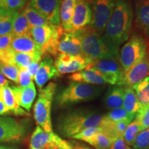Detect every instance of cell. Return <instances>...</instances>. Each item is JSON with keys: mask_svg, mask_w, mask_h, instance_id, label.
Returning a JSON list of instances; mask_svg holds the SVG:
<instances>
[{"mask_svg": "<svg viewBox=\"0 0 149 149\" xmlns=\"http://www.w3.org/2000/svg\"><path fill=\"white\" fill-rule=\"evenodd\" d=\"M40 62H36V61H34V62L31 63V64L26 68L28 72H29V74L31 75V77L33 79H34L35 74L37 73V70H38L39 68H40Z\"/></svg>", "mask_w": 149, "mask_h": 149, "instance_id": "b9f144b4", "label": "cell"}, {"mask_svg": "<svg viewBox=\"0 0 149 149\" xmlns=\"http://www.w3.org/2000/svg\"><path fill=\"white\" fill-rule=\"evenodd\" d=\"M133 19L134 12L130 0H117L103 37L112 45L120 48L129 38Z\"/></svg>", "mask_w": 149, "mask_h": 149, "instance_id": "6da1fadb", "label": "cell"}, {"mask_svg": "<svg viewBox=\"0 0 149 149\" xmlns=\"http://www.w3.org/2000/svg\"><path fill=\"white\" fill-rule=\"evenodd\" d=\"M109 149H132V148L126 144L122 136H120L115 139Z\"/></svg>", "mask_w": 149, "mask_h": 149, "instance_id": "60d3db41", "label": "cell"}, {"mask_svg": "<svg viewBox=\"0 0 149 149\" xmlns=\"http://www.w3.org/2000/svg\"><path fill=\"white\" fill-rule=\"evenodd\" d=\"M102 132V129L101 127L97 126V127H91L86 128V129L83 130L82 131L79 132V133L76 134L75 135H74L73 137H72L71 139H76V140H79L84 141L86 140L87 139L90 138L95 134Z\"/></svg>", "mask_w": 149, "mask_h": 149, "instance_id": "74e56055", "label": "cell"}, {"mask_svg": "<svg viewBox=\"0 0 149 149\" xmlns=\"http://www.w3.org/2000/svg\"><path fill=\"white\" fill-rule=\"evenodd\" d=\"M132 147L133 149H149V127L139 133Z\"/></svg>", "mask_w": 149, "mask_h": 149, "instance_id": "8d00e7d4", "label": "cell"}, {"mask_svg": "<svg viewBox=\"0 0 149 149\" xmlns=\"http://www.w3.org/2000/svg\"><path fill=\"white\" fill-rule=\"evenodd\" d=\"M31 29V27L29 22H28L27 19L24 16L23 13L20 11L14 21L12 30L13 34L15 36L30 35Z\"/></svg>", "mask_w": 149, "mask_h": 149, "instance_id": "f546056e", "label": "cell"}, {"mask_svg": "<svg viewBox=\"0 0 149 149\" xmlns=\"http://www.w3.org/2000/svg\"><path fill=\"white\" fill-rule=\"evenodd\" d=\"M135 120L140 126L141 131L149 127V104L141 106V109L136 114Z\"/></svg>", "mask_w": 149, "mask_h": 149, "instance_id": "d590c367", "label": "cell"}, {"mask_svg": "<svg viewBox=\"0 0 149 149\" xmlns=\"http://www.w3.org/2000/svg\"><path fill=\"white\" fill-rule=\"evenodd\" d=\"M132 149H133V148H132Z\"/></svg>", "mask_w": 149, "mask_h": 149, "instance_id": "f907efd6", "label": "cell"}, {"mask_svg": "<svg viewBox=\"0 0 149 149\" xmlns=\"http://www.w3.org/2000/svg\"><path fill=\"white\" fill-rule=\"evenodd\" d=\"M137 1H139V0H137Z\"/></svg>", "mask_w": 149, "mask_h": 149, "instance_id": "681fc988", "label": "cell"}, {"mask_svg": "<svg viewBox=\"0 0 149 149\" xmlns=\"http://www.w3.org/2000/svg\"><path fill=\"white\" fill-rule=\"evenodd\" d=\"M85 69L95 72L107 84L116 85L122 77L123 68L119 59H100L93 60Z\"/></svg>", "mask_w": 149, "mask_h": 149, "instance_id": "ba28073f", "label": "cell"}, {"mask_svg": "<svg viewBox=\"0 0 149 149\" xmlns=\"http://www.w3.org/2000/svg\"><path fill=\"white\" fill-rule=\"evenodd\" d=\"M14 36L13 33L0 36V51H6L10 48V44Z\"/></svg>", "mask_w": 149, "mask_h": 149, "instance_id": "ab89813d", "label": "cell"}, {"mask_svg": "<svg viewBox=\"0 0 149 149\" xmlns=\"http://www.w3.org/2000/svg\"><path fill=\"white\" fill-rule=\"evenodd\" d=\"M149 76V55L123 72L122 76L117 86L121 87H133Z\"/></svg>", "mask_w": 149, "mask_h": 149, "instance_id": "7c38bea8", "label": "cell"}, {"mask_svg": "<svg viewBox=\"0 0 149 149\" xmlns=\"http://www.w3.org/2000/svg\"><path fill=\"white\" fill-rule=\"evenodd\" d=\"M103 115L88 109L72 110L63 113L57 121V130L61 137H72L86 128L100 126Z\"/></svg>", "mask_w": 149, "mask_h": 149, "instance_id": "7a4b0ae2", "label": "cell"}, {"mask_svg": "<svg viewBox=\"0 0 149 149\" xmlns=\"http://www.w3.org/2000/svg\"><path fill=\"white\" fill-rule=\"evenodd\" d=\"M54 133H47L37 126L31 137L29 149H48L53 142Z\"/></svg>", "mask_w": 149, "mask_h": 149, "instance_id": "d6986e66", "label": "cell"}, {"mask_svg": "<svg viewBox=\"0 0 149 149\" xmlns=\"http://www.w3.org/2000/svg\"><path fill=\"white\" fill-rule=\"evenodd\" d=\"M117 0H92V22L90 27L100 35L105 31Z\"/></svg>", "mask_w": 149, "mask_h": 149, "instance_id": "9c48e42d", "label": "cell"}, {"mask_svg": "<svg viewBox=\"0 0 149 149\" xmlns=\"http://www.w3.org/2000/svg\"><path fill=\"white\" fill-rule=\"evenodd\" d=\"M26 134L23 123L12 117L0 116V143L21 141Z\"/></svg>", "mask_w": 149, "mask_h": 149, "instance_id": "30bf717a", "label": "cell"}, {"mask_svg": "<svg viewBox=\"0 0 149 149\" xmlns=\"http://www.w3.org/2000/svg\"><path fill=\"white\" fill-rule=\"evenodd\" d=\"M48 149H58V148H57V146H56V145L55 144V143H54L53 141V142H52L51 144H50V146H48Z\"/></svg>", "mask_w": 149, "mask_h": 149, "instance_id": "bcb514c9", "label": "cell"}, {"mask_svg": "<svg viewBox=\"0 0 149 149\" xmlns=\"http://www.w3.org/2000/svg\"><path fill=\"white\" fill-rule=\"evenodd\" d=\"M2 95L3 102L8 108L10 113L16 116H29V112L26 111L18 104L11 87L8 86H3Z\"/></svg>", "mask_w": 149, "mask_h": 149, "instance_id": "44dd1931", "label": "cell"}, {"mask_svg": "<svg viewBox=\"0 0 149 149\" xmlns=\"http://www.w3.org/2000/svg\"><path fill=\"white\" fill-rule=\"evenodd\" d=\"M10 111L3 102L0 101V116L10 114Z\"/></svg>", "mask_w": 149, "mask_h": 149, "instance_id": "7bdbcfd3", "label": "cell"}, {"mask_svg": "<svg viewBox=\"0 0 149 149\" xmlns=\"http://www.w3.org/2000/svg\"><path fill=\"white\" fill-rule=\"evenodd\" d=\"M104 117L106 120L111 121V122H116L121 120H126V119L134 120L135 118V115L129 114L124 108L122 107L120 109L111 110L109 113L104 115Z\"/></svg>", "mask_w": 149, "mask_h": 149, "instance_id": "836d02e7", "label": "cell"}, {"mask_svg": "<svg viewBox=\"0 0 149 149\" xmlns=\"http://www.w3.org/2000/svg\"><path fill=\"white\" fill-rule=\"evenodd\" d=\"M149 55V40L140 33H132L122 46L119 61L124 72Z\"/></svg>", "mask_w": 149, "mask_h": 149, "instance_id": "5b68a950", "label": "cell"}, {"mask_svg": "<svg viewBox=\"0 0 149 149\" xmlns=\"http://www.w3.org/2000/svg\"><path fill=\"white\" fill-rule=\"evenodd\" d=\"M103 91L104 87L100 86L71 81L57 94L55 102L60 108L69 107L76 104L95 100Z\"/></svg>", "mask_w": 149, "mask_h": 149, "instance_id": "277c9868", "label": "cell"}, {"mask_svg": "<svg viewBox=\"0 0 149 149\" xmlns=\"http://www.w3.org/2000/svg\"><path fill=\"white\" fill-rule=\"evenodd\" d=\"M19 84L21 87H26L33 82V79L31 78L26 68H19Z\"/></svg>", "mask_w": 149, "mask_h": 149, "instance_id": "f35d334b", "label": "cell"}, {"mask_svg": "<svg viewBox=\"0 0 149 149\" xmlns=\"http://www.w3.org/2000/svg\"><path fill=\"white\" fill-rule=\"evenodd\" d=\"M115 140V139L109 137L103 132H100L87 139L84 142L87 143L94 149H109Z\"/></svg>", "mask_w": 149, "mask_h": 149, "instance_id": "4316f807", "label": "cell"}, {"mask_svg": "<svg viewBox=\"0 0 149 149\" xmlns=\"http://www.w3.org/2000/svg\"><path fill=\"white\" fill-rule=\"evenodd\" d=\"M141 131L140 126L135 119L128 124L122 137L128 146H133L137 135Z\"/></svg>", "mask_w": 149, "mask_h": 149, "instance_id": "1f68e13d", "label": "cell"}, {"mask_svg": "<svg viewBox=\"0 0 149 149\" xmlns=\"http://www.w3.org/2000/svg\"><path fill=\"white\" fill-rule=\"evenodd\" d=\"M64 31L61 26L49 24L42 26L31 27L30 35L44 55L57 57V43Z\"/></svg>", "mask_w": 149, "mask_h": 149, "instance_id": "52a82bcc", "label": "cell"}, {"mask_svg": "<svg viewBox=\"0 0 149 149\" xmlns=\"http://www.w3.org/2000/svg\"><path fill=\"white\" fill-rule=\"evenodd\" d=\"M61 0H30L29 6L39 12L48 23L60 25V6Z\"/></svg>", "mask_w": 149, "mask_h": 149, "instance_id": "4fadbf2b", "label": "cell"}, {"mask_svg": "<svg viewBox=\"0 0 149 149\" xmlns=\"http://www.w3.org/2000/svg\"><path fill=\"white\" fill-rule=\"evenodd\" d=\"M59 74L55 66V61L51 56L46 55L42 57L40 68L34 77V80L40 91L49 80L55 79Z\"/></svg>", "mask_w": 149, "mask_h": 149, "instance_id": "2e32d148", "label": "cell"}, {"mask_svg": "<svg viewBox=\"0 0 149 149\" xmlns=\"http://www.w3.org/2000/svg\"><path fill=\"white\" fill-rule=\"evenodd\" d=\"M55 83L50 82L41 89L34 106V118L37 126L47 133H53L51 120V107L56 89Z\"/></svg>", "mask_w": 149, "mask_h": 149, "instance_id": "8992f818", "label": "cell"}, {"mask_svg": "<svg viewBox=\"0 0 149 149\" xmlns=\"http://www.w3.org/2000/svg\"><path fill=\"white\" fill-rule=\"evenodd\" d=\"M11 88L19 107L27 112L31 111L37 94L33 81L26 87L13 86Z\"/></svg>", "mask_w": 149, "mask_h": 149, "instance_id": "ac0fdd59", "label": "cell"}, {"mask_svg": "<svg viewBox=\"0 0 149 149\" xmlns=\"http://www.w3.org/2000/svg\"><path fill=\"white\" fill-rule=\"evenodd\" d=\"M76 2L77 0H61L59 12L60 25L66 32L70 31V24L75 9Z\"/></svg>", "mask_w": 149, "mask_h": 149, "instance_id": "7402d4cb", "label": "cell"}, {"mask_svg": "<svg viewBox=\"0 0 149 149\" xmlns=\"http://www.w3.org/2000/svg\"><path fill=\"white\" fill-rule=\"evenodd\" d=\"M92 15L90 3L84 0H77L69 32L79 31L91 26Z\"/></svg>", "mask_w": 149, "mask_h": 149, "instance_id": "5bb4252c", "label": "cell"}, {"mask_svg": "<svg viewBox=\"0 0 149 149\" xmlns=\"http://www.w3.org/2000/svg\"><path fill=\"white\" fill-rule=\"evenodd\" d=\"M134 16L136 28L149 40V0L137 1Z\"/></svg>", "mask_w": 149, "mask_h": 149, "instance_id": "e0dca14e", "label": "cell"}, {"mask_svg": "<svg viewBox=\"0 0 149 149\" xmlns=\"http://www.w3.org/2000/svg\"><path fill=\"white\" fill-rule=\"evenodd\" d=\"M27 0H0V8L19 12L25 6Z\"/></svg>", "mask_w": 149, "mask_h": 149, "instance_id": "e575fe53", "label": "cell"}, {"mask_svg": "<svg viewBox=\"0 0 149 149\" xmlns=\"http://www.w3.org/2000/svg\"><path fill=\"white\" fill-rule=\"evenodd\" d=\"M84 1H87V2H88V3H91V1H92V0H84Z\"/></svg>", "mask_w": 149, "mask_h": 149, "instance_id": "c3c4849f", "label": "cell"}, {"mask_svg": "<svg viewBox=\"0 0 149 149\" xmlns=\"http://www.w3.org/2000/svg\"><path fill=\"white\" fill-rule=\"evenodd\" d=\"M81 41L84 57L91 61L100 59H119L120 48L108 42L90 26L74 31Z\"/></svg>", "mask_w": 149, "mask_h": 149, "instance_id": "3957f363", "label": "cell"}, {"mask_svg": "<svg viewBox=\"0 0 149 149\" xmlns=\"http://www.w3.org/2000/svg\"><path fill=\"white\" fill-rule=\"evenodd\" d=\"M57 55L66 54L73 56H83L81 41L77 33L64 31L59 37L57 46Z\"/></svg>", "mask_w": 149, "mask_h": 149, "instance_id": "9a60e30c", "label": "cell"}, {"mask_svg": "<svg viewBox=\"0 0 149 149\" xmlns=\"http://www.w3.org/2000/svg\"><path fill=\"white\" fill-rule=\"evenodd\" d=\"M68 78L72 81H77L88 84L101 86L107 84L106 81L97 72L91 70H83L74 72L70 75Z\"/></svg>", "mask_w": 149, "mask_h": 149, "instance_id": "cb8c5ba5", "label": "cell"}, {"mask_svg": "<svg viewBox=\"0 0 149 149\" xmlns=\"http://www.w3.org/2000/svg\"><path fill=\"white\" fill-rule=\"evenodd\" d=\"M19 12L0 8V36L12 33L14 21Z\"/></svg>", "mask_w": 149, "mask_h": 149, "instance_id": "484cf974", "label": "cell"}, {"mask_svg": "<svg viewBox=\"0 0 149 149\" xmlns=\"http://www.w3.org/2000/svg\"><path fill=\"white\" fill-rule=\"evenodd\" d=\"M123 108L130 115H135L141 109V104L137 99V95L133 87H123Z\"/></svg>", "mask_w": 149, "mask_h": 149, "instance_id": "d4e9b609", "label": "cell"}, {"mask_svg": "<svg viewBox=\"0 0 149 149\" xmlns=\"http://www.w3.org/2000/svg\"><path fill=\"white\" fill-rule=\"evenodd\" d=\"M8 81L6 79L4 76L2 74V73L0 72V87L8 86Z\"/></svg>", "mask_w": 149, "mask_h": 149, "instance_id": "ee69618b", "label": "cell"}, {"mask_svg": "<svg viewBox=\"0 0 149 149\" xmlns=\"http://www.w3.org/2000/svg\"><path fill=\"white\" fill-rule=\"evenodd\" d=\"M22 12L27 19L31 27L42 26L49 24L46 20V19L40 13L37 12L36 10L30 6L29 5H27L26 6L24 7Z\"/></svg>", "mask_w": 149, "mask_h": 149, "instance_id": "83f0119b", "label": "cell"}, {"mask_svg": "<svg viewBox=\"0 0 149 149\" xmlns=\"http://www.w3.org/2000/svg\"><path fill=\"white\" fill-rule=\"evenodd\" d=\"M124 88L113 86L109 88L104 97V103L108 109L114 110L123 107Z\"/></svg>", "mask_w": 149, "mask_h": 149, "instance_id": "603a6c76", "label": "cell"}, {"mask_svg": "<svg viewBox=\"0 0 149 149\" xmlns=\"http://www.w3.org/2000/svg\"><path fill=\"white\" fill-rule=\"evenodd\" d=\"M19 68L16 65L7 64L0 61V72L5 77L15 84L19 83Z\"/></svg>", "mask_w": 149, "mask_h": 149, "instance_id": "d6a6232c", "label": "cell"}, {"mask_svg": "<svg viewBox=\"0 0 149 149\" xmlns=\"http://www.w3.org/2000/svg\"><path fill=\"white\" fill-rule=\"evenodd\" d=\"M0 149H15L13 147L8 146V145L0 144Z\"/></svg>", "mask_w": 149, "mask_h": 149, "instance_id": "f6af8a7d", "label": "cell"}, {"mask_svg": "<svg viewBox=\"0 0 149 149\" xmlns=\"http://www.w3.org/2000/svg\"><path fill=\"white\" fill-rule=\"evenodd\" d=\"M91 60L84 56H73L66 54H59L56 57L55 66L59 75L74 73L85 69L91 64Z\"/></svg>", "mask_w": 149, "mask_h": 149, "instance_id": "8fae6325", "label": "cell"}, {"mask_svg": "<svg viewBox=\"0 0 149 149\" xmlns=\"http://www.w3.org/2000/svg\"><path fill=\"white\" fill-rule=\"evenodd\" d=\"M53 141L58 149H93L82 141L66 140L61 138L60 136L54 133Z\"/></svg>", "mask_w": 149, "mask_h": 149, "instance_id": "f1b7e54d", "label": "cell"}, {"mask_svg": "<svg viewBox=\"0 0 149 149\" xmlns=\"http://www.w3.org/2000/svg\"><path fill=\"white\" fill-rule=\"evenodd\" d=\"M0 101L3 102V95H2V87H0Z\"/></svg>", "mask_w": 149, "mask_h": 149, "instance_id": "7dc6e473", "label": "cell"}, {"mask_svg": "<svg viewBox=\"0 0 149 149\" xmlns=\"http://www.w3.org/2000/svg\"><path fill=\"white\" fill-rule=\"evenodd\" d=\"M133 88L141 106L149 104V76L133 86Z\"/></svg>", "mask_w": 149, "mask_h": 149, "instance_id": "4dcf8cb0", "label": "cell"}, {"mask_svg": "<svg viewBox=\"0 0 149 149\" xmlns=\"http://www.w3.org/2000/svg\"><path fill=\"white\" fill-rule=\"evenodd\" d=\"M10 48L18 53H33L41 51L30 35L14 36Z\"/></svg>", "mask_w": 149, "mask_h": 149, "instance_id": "ffe728a7", "label": "cell"}]
</instances>
